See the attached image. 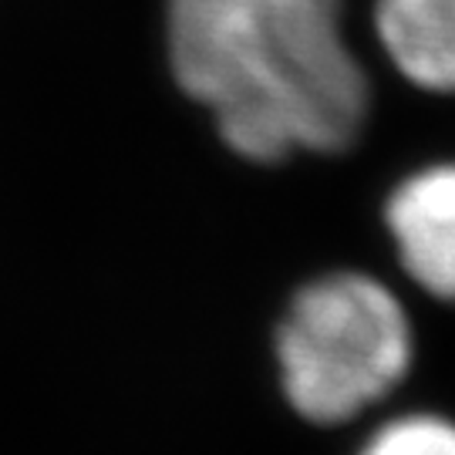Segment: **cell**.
Instances as JSON below:
<instances>
[{
  "instance_id": "6da1fadb",
  "label": "cell",
  "mask_w": 455,
  "mask_h": 455,
  "mask_svg": "<svg viewBox=\"0 0 455 455\" xmlns=\"http://www.w3.org/2000/svg\"><path fill=\"white\" fill-rule=\"evenodd\" d=\"M341 14V0H172V71L250 163L341 152L368 118Z\"/></svg>"
},
{
  "instance_id": "7a4b0ae2",
  "label": "cell",
  "mask_w": 455,
  "mask_h": 455,
  "mask_svg": "<svg viewBox=\"0 0 455 455\" xmlns=\"http://www.w3.org/2000/svg\"><path fill=\"white\" fill-rule=\"evenodd\" d=\"M415 355L405 300L361 270L307 280L274 327L280 398L314 428H344L378 411L411 378Z\"/></svg>"
},
{
  "instance_id": "3957f363",
  "label": "cell",
  "mask_w": 455,
  "mask_h": 455,
  "mask_svg": "<svg viewBox=\"0 0 455 455\" xmlns=\"http://www.w3.org/2000/svg\"><path fill=\"white\" fill-rule=\"evenodd\" d=\"M395 257L439 304H455V163L428 165L395 186L385 203Z\"/></svg>"
},
{
  "instance_id": "277c9868",
  "label": "cell",
  "mask_w": 455,
  "mask_h": 455,
  "mask_svg": "<svg viewBox=\"0 0 455 455\" xmlns=\"http://www.w3.org/2000/svg\"><path fill=\"white\" fill-rule=\"evenodd\" d=\"M374 31L415 88L455 95V0H378Z\"/></svg>"
},
{
  "instance_id": "5b68a950",
  "label": "cell",
  "mask_w": 455,
  "mask_h": 455,
  "mask_svg": "<svg viewBox=\"0 0 455 455\" xmlns=\"http://www.w3.org/2000/svg\"><path fill=\"white\" fill-rule=\"evenodd\" d=\"M355 455H455V419L442 411H398L374 422Z\"/></svg>"
}]
</instances>
